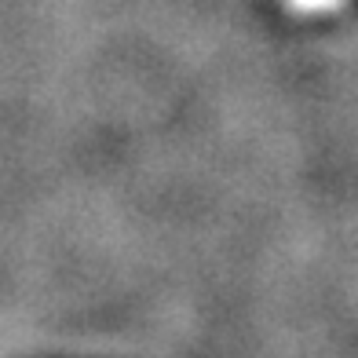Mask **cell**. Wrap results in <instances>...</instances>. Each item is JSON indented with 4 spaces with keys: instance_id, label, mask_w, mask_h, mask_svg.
I'll use <instances>...</instances> for the list:
<instances>
[{
    "instance_id": "obj_1",
    "label": "cell",
    "mask_w": 358,
    "mask_h": 358,
    "mask_svg": "<svg viewBox=\"0 0 358 358\" xmlns=\"http://www.w3.org/2000/svg\"><path fill=\"white\" fill-rule=\"evenodd\" d=\"M292 11H303V15H322V11H340L348 8L351 0H285Z\"/></svg>"
}]
</instances>
